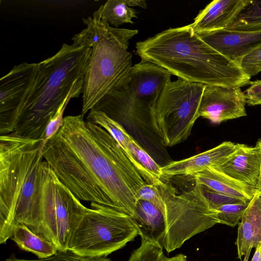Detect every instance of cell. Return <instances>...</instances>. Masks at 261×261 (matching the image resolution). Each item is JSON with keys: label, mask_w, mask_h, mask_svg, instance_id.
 I'll return each instance as SVG.
<instances>
[{"label": "cell", "mask_w": 261, "mask_h": 261, "mask_svg": "<svg viewBox=\"0 0 261 261\" xmlns=\"http://www.w3.org/2000/svg\"><path fill=\"white\" fill-rule=\"evenodd\" d=\"M60 181L80 200L135 214L146 184L115 140L82 114L64 117L63 125L42 148Z\"/></svg>", "instance_id": "6da1fadb"}, {"label": "cell", "mask_w": 261, "mask_h": 261, "mask_svg": "<svg viewBox=\"0 0 261 261\" xmlns=\"http://www.w3.org/2000/svg\"><path fill=\"white\" fill-rule=\"evenodd\" d=\"M141 60L167 70L172 75L206 85L243 87L251 77L240 66L215 50L194 32L191 24L170 28L138 42Z\"/></svg>", "instance_id": "7a4b0ae2"}, {"label": "cell", "mask_w": 261, "mask_h": 261, "mask_svg": "<svg viewBox=\"0 0 261 261\" xmlns=\"http://www.w3.org/2000/svg\"><path fill=\"white\" fill-rule=\"evenodd\" d=\"M43 140L12 133L0 136V243L14 227L26 225L37 234L43 160Z\"/></svg>", "instance_id": "3957f363"}, {"label": "cell", "mask_w": 261, "mask_h": 261, "mask_svg": "<svg viewBox=\"0 0 261 261\" xmlns=\"http://www.w3.org/2000/svg\"><path fill=\"white\" fill-rule=\"evenodd\" d=\"M91 53L90 47L63 43L54 55L38 63L33 85L11 133L44 140L48 123L62 103L82 93Z\"/></svg>", "instance_id": "277c9868"}, {"label": "cell", "mask_w": 261, "mask_h": 261, "mask_svg": "<svg viewBox=\"0 0 261 261\" xmlns=\"http://www.w3.org/2000/svg\"><path fill=\"white\" fill-rule=\"evenodd\" d=\"M83 21L86 28L71 40L73 44L91 48L82 92L84 116L128 75L133 66L127 49L138 31L111 27L97 10Z\"/></svg>", "instance_id": "5b68a950"}, {"label": "cell", "mask_w": 261, "mask_h": 261, "mask_svg": "<svg viewBox=\"0 0 261 261\" xmlns=\"http://www.w3.org/2000/svg\"><path fill=\"white\" fill-rule=\"evenodd\" d=\"M171 75L164 68L141 60L133 66L121 84L91 110L103 112L123 127L136 123L153 130L151 117L161 93Z\"/></svg>", "instance_id": "8992f818"}, {"label": "cell", "mask_w": 261, "mask_h": 261, "mask_svg": "<svg viewBox=\"0 0 261 261\" xmlns=\"http://www.w3.org/2000/svg\"><path fill=\"white\" fill-rule=\"evenodd\" d=\"M157 186L160 193L157 207L166 224L162 246L167 252L179 248L192 237L219 223L217 211L208 203L201 185L195 183L191 190L180 194L164 181Z\"/></svg>", "instance_id": "52a82bcc"}, {"label": "cell", "mask_w": 261, "mask_h": 261, "mask_svg": "<svg viewBox=\"0 0 261 261\" xmlns=\"http://www.w3.org/2000/svg\"><path fill=\"white\" fill-rule=\"evenodd\" d=\"M87 208L60 181L44 160L37 234L53 243L58 251H68L70 240Z\"/></svg>", "instance_id": "ba28073f"}, {"label": "cell", "mask_w": 261, "mask_h": 261, "mask_svg": "<svg viewBox=\"0 0 261 261\" xmlns=\"http://www.w3.org/2000/svg\"><path fill=\"white\" fill-rule=\"evenodd\" d=\"M90 206L70 240L69 251L86 257H106L139 235L128 215L95 203Z\"/></svg>", "instance_id": "9c48e42d"}, {"label": "cell", "mask_w": 261, "mask_h": 261, "mask_svg": "<svg viewBox=\"0 0 261 261\" xmlns=\"http://www.w3.org/2000/svg\"><path fill=\"white\" fill-rule=\"evenodd\" d=\"M206 85L171 80L165 85L151 117L152 128L165 146L186 140L199 118L198 110Z\"/></svg>", "instance_id": "30bf717a"}, {"label": "cell", "mask_w": 261, "mask_h": 261, "mask_svg": "<svg viewBox=\"0 0 261 261\" xmlns=\"http://www.w3.org/2000/svg\"><path fill=\"white\" fill-rule=\"evenodd\" d=\"M38 63L15 65L0 80V134L12 133L35 81Z\"/></svg>", "instance_id": "8fae6325"}, {"label": "cell", "mask_w": 261, "mask_h": 261, "mask_svg": "<svg viewBox=\"0 0 261 261\" xmlns=\"http://www.w3.org/2000/svg\"><path fill=\"white\" fill-rule=\"evenodd\" d=\"M245 94L240 87L205 85L198 110V117L214 123L246 116Z\"/></svg>", "instance_id": "7c38bea8"}, {"label": "cell", "mask_w": 261, "mask_h": 261, "mask_svg": "<svg viewBox=\"0 0 261 261\" xmlns=\"http://www.w3.org/2000/svg\"><path fill=\"white\" fill-rule=\"evenodd\" d=\"M196 33L206 44L239 65L244 57L261 46V31L223 29Z\"/></svg>", "instance_id": "4fadbf2b"}, {"label": "cell", "mask_w": 261, "mask_h": 261, "mask_svg": "<svg viewBox=\"0 0 261 261\" xmlns=\"http://www.w3.org/2000/svg\"><path fill=\"white\" fill-rule=\"evenodd\" d=\"M258 192L261 159L258 148L238 143L237 149L222 163L213 167Z\"/></svg>", "instance_id": "5bb4252c"}, {"label": "cell", "mask_w": 261, "mask_h": 261, "mask_svg": "<svg viewBox=\"0 0 261 261\" xmlns=\"http://www.w3.org/2000/svg\"><path fill=\"white\" fill-rule=\"evenodd\" d=\"M238 144L225 141L204 152L183 160L171 161L162 166L164 178L176 176H191L222 163L237 148Z\"/></svg>", "instance_id": "9a60e30c"}, {"label": "cell", "mask_w": 261, "mask_h": 261, "mask_svg": "<svg viewBox=\"0 0 261 261\" xmlns=\"http://www.w3.org/2000/svg\"><path fill=\"white\" fill-rule=\"evenodd\" d=\"M249 0H215L201 10L190 24L195 33L227 28Z\"/></svg>", "instance_id": "2e32d148"}, {"label": "cell", "mask_w": 261, "mask_h": 261, "mask_svg": "<svg viewBox=\"0 0 261 261\" xmlns=\"http://www.w3.org/2000/svg\"><path fill=\"white\" fill-rule=\"evenodd\" d=\"M239 223L236 245L238 258L251 252L261 243V197L258 194L250 201Z\"/></svg>", "instance_id": "e0dca14e"}, {"label": "cell", "mask_w": 261, "mask_h": 261, "mask_svg": "<svg viewBox=\"0 0 261 261\" xmlns=\"http://www.w3.org/2000/svg\"><path fill=\"white\" fill-rule=\"evenodd\" d=\"M141 240L162 246L166 233V224L161 211L152 203L138 200L131 217Z\"/></svg>", "instance_id": "ac0fdd59"}, {"label": "cell", "mask_w": 261, "mask_h": 261, "mask_svg": "<svg viewBox=\"0 0 261 261\" xmlns=\"http://www.w3.org/2000/svg\"><path fill=\"white\" fill-rule=\"evenodd\" d=\"M196 184L206 186L219 193L244 201H250L257 191L210 167L193 175Z\"/></svg>", "instance_id": "d6986e66"}, {"label": "cell", "mask_w": 261, "mask_h": 261, "mask_svg": "<svg viewBox=\"0 0 261 261\" xmlns=\"http://www.w3.org/2000/svg\"><path fill=\"white\" fill-rule=\"evenodd\" d=\"M11 239L20 249L34 254L40 259L52 256L58 251L53 243L39 237L23 224L14 227Z\"/></svg>", "instance_id": "ffe728a7"}, {"label": "cell", "mask_w": 261, "mask_h": 261, "mask_svg": "<svg viewBox=\"0 0 261 261\" xmlns=\"http://www.w3.org/2000/svg\"><path fill=\"white\" fill-rule=\"evenodd\" d=\"M97 10L111 27L116 28L123 23H133V18L137 17V11L129 7L126 0H109Z\"/></svg>", "instance_id": "44dd1931"}, {"label": "cell", "mask_w": 261, "mask_h": 261, "mask_svg": "<svg viewBox=\"0 0 261 261\" xmlns=\"http://www.w3.org/2000/svg\"><path fill=\"white\" fill-rule=\"evenodd\" d=\"M226 29L243 31H261V1H249L232 23Z\"/></svg>", "instance_id": "7402d4cb"}, {"label": "cell", "mask_w": 261, "mask_h": 261, "mask_svg": "<svg viewBox=\"0 0 261 261\" xmlns=\"http://www.w3.org/2000/svg\"><path fill=\"white\" fill-rule=\"evenodd\" d=\"M249 201L223 205L217 208L219 223L234 227L241 219L247 208Z\"/></svg>", "instance_id": "603a6c76"}, {"label": "cell", "mask_w": 261, "mask_h": 261, "mask_svg": "<svg viewBox=\"0 0 261 261\" xmlns=\"http://www.w3.org/2000/svg\"><path fill=\"white\" fill-rule=\"evenodd\" d=\"M163 247L141 240L140 246L134 250L127 261H165Z\"/></svg>", "instance_id": "cb8c5ba5"}, {"label": "cell", "mask_w": 261, "mask_h": 261, "mask_svg": "<svg viewBox=\"0 0 261 261\" xmlns=\"http://www.w3.org/2000/svg\"><path fill=\"white\" fill-rule=\"evenodd\" d=\"M2 261H112L106 257H90L76 254L70 251L58 252L55 254L45 258L34 259H23L11 255Z\"/></svg>", "instance_id": "d4e9b609"}, {"label": "cell", "mask_w": 261, "mask_h": 261, "mask_svg": "<svg viewBox=\"0 0 261 261\" xmlns=\"http://www.w3.org/2000/svg\"><path fill=\"white\" fill-rule=\"evenodd\" d=\"M243 72L250 77L261 71V46L244 57L239 63Z\"/></svg>", "instance_id": "484cf974"}, {"label": "cell", "mask_w": 261, "mask_h": 261, "mask_svg": "<svg viewBox=\"0 0 261 261\" xmlns=\"http://www.w3.org/2000/svg\"><path fill=\"white\" fill-rule=\"evenodd\" d=\"M202 186L203 193L210 205L214 208L223 205L245 201L214 191L206 186ZM251 201V200H250Z\"/></svg>", "instance_id": "4316f807"}, {"label": "cell", "mask_w": 261, "mask_h": 261, "mask_svg": "<svg viewBox=\"0 0 261 261\" xmlns=\"http://www.w3.org/2000/svg\"><path fill=\"white\" fill-rule=\"evenodd\" d=\"M73 97H68L60 107L56 114L48 123L45 130L44 139L42 141V148L47 142L54 136L63 125L64 122L63 113L70 99Z\"/></svg>", "instance_id": "83f0119b"}, {"label": "cell", "mask_w": 261, "mask_h": 261, "mask_svg": "<svg viewBox=\"0 0 261 261\" xmlns=\"http://www.w3.org/2000/svg\"><path fill=\"white\" fill-rule=\"evenodd\" d=\"M160 199V193L157 186L146 184L139 190L138 200H142L149 202L156 206Z\"/></svg>", "instance_id": "f1b7e54d"}, {"label": "cell", "mask_w": 261, "mask_h": 261, "mask_svg": "<svg viewBox=\"0 0 261 261\" xmlns=\"http://www.w3.org/2000/svg\"><path fill=\"white\" fill-rule=\"evenodd\" d=\"M245 96L248 106L261 105V80L251 81L245 91Z\"/></svg>", "instance_id": "f546056e"}, {"label": "cell", "mask_w": 261, "mask_h": 261, "mask_svg": "<svg viewBox=\"0 0 261 261\" xmlns=\"http://www.w3.org/2000/svg\"><path fill=\"white\" fill-rule=\"evenodd\" d=\"M126 2L129 7L138 6L144 9L147 8V4L145 1L126 0Z\"/></svg>", "instance_id": "4dcf8cb0"}, {"label": "cell", "mask_w": 261, "mask_h": 261, "mask_svg": "<svg viewBox=\"0 0 261 261\" xmlns=\"http://www.w3.org/2000/svg\"><path fill=\"white\" fill-rule=\"evenodd\" d=\"M165 261H187V257L186 255L179 253L171 257H166Z\"/></svg>", "instance_id": "1f68e13d"}, {"label": "cell", "mask_w": 261, "mask_h": 261, "mask_svg": "<svg viewBox=\"0 0 261 261\" xmlns=\"http://www.w3.org/2000/svg\"><path fill=\"white\" fill-rule=\"evenodd\" d=\"M251 261H261V243L255 248Z\"/></svg>", "instance_id": "d6a6232c"}, {"label": "cell", "mask_w": 261, "mask_h": 261, "mask_svg": "<svg viewBox=\"0 0 261 261\" xmlns=\"http://www.w3.org/2000/svg\"><path fill=\"white\" fill-rule=\"evenodd\" d=\"M250 254V253H248L244 256V258L243 261H248Z\"/></svg>", "instance_id": "836d02e7"}]
</instances>
